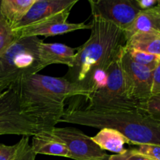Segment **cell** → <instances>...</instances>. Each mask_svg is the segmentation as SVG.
Listing matches in <instances>:
<instances>
[{"label":"cell","instance_id":"cell-1","mask_svg":"<svg viewBox=\"0 0 160 160\" xmlns=\"http://www.w3.org/2000/svg\"><path fill=\"white\" fill-rule=\"evenodd\" d=\"M91 35L78 47L73 64L64 78L78 85L86 100L106 84L109 69L126 45L124 31L99 17H92Z\"/></svg>","mask_w":160,"mask_h":160},{"label":"cell","instance_id":"cell-2","mask_svg":"<svg viewBox=\"0 0 160 160\" xmlns=\"http://www.w3.org/2000/svg\"><path fill=\"white\" fill-rule=\"evenodd\" d=\"M22 112L35 121L43 131L56 127L65 112V101L84 96L83 91L64 77L25 75L15 82Z\"/></svg>","mask_w":160,"mask_h":160},{"label":"cell","instance_id":"cell-3","mask_svg":"<svg viewBox=\"0 0 160 160\" xmlns=\"http://www.w3.org/2000/svg\"><path fill=\"white\" fill-rule=\"evenodd\" d=\"M73 123L102 129L117 130L133 145L160 146V122L139 108L130 110H98L71 106L65 110L59 123Z\"/></svg>","mask_w":160,"mask_h":160},{"label":"cell","instance_id":"cell-4","mask_svg":"<svg viewBox=\"0 0 160 160\" xmlns=\"http://www.w3.org/2000/svg\"><path fill=\"white\" fill-rule=\"evenodd\" d=\"M38 37L16 38L0 54V80L16 82L22 76L38 73Z\"/></svg>","mask_w":160,"mask_h":160},{"label":"cell","instance_id":"cell-5","mask_svg":"<svg viewBox=\"0 0 160 160\" xmlns=\"http://www.w3.org/2000/svg\"><path fill=\"white\" fill-rule=\"evenodd\" d=\"M123 49L109 67L106 85L86 100L88 105L85 108L98 110H130L138 108V105L127 97L125 92L121 67Z\"/></svg>","mask_w":160,"mask_h":160},{"label":"cell","instance_id":"cell-6","mask_svg":"<svg viewBox=\"0 0 160 160\" xmlns=\"http://www.w3.org/2000/svg\"><path fill=\"white\" fill-rule=\"evenodd\" d=\"M35 121L23 113L15 83L0 95V135L34 136L42 131Z\"/></svg>","mask_w":160,"mask_h":160},{"label":"cell","instance_id":"cell-7","mask_svg":"<svg viewBox=\"0 0 160 160\" xmlns=\"http://www.w3.org/2000/svg\"><path fill=\"white\" fill-rule=\"evenodd\" d=\"M121 67L127 97L139 106L152 96V71L131 59L125 48L121 56Z\"/></svg>","mask_w":160,"mask_h":160},{"label":"cell","instance_id":"cell-8","mask_svg":"<svg viewBox=\"0 0 160 160\" xmlns=\"http://www.w3.org/2000/svg\"><path fill=\"white\" fill-rule=\"evenodd\" d=\"M48 131L62 142L75 160H103L109 155L92 141V137L74 128H54Z\"/></svg>","mask_w":160,"mask_h":160},{"label":"cell","instance_id":"cell-9","mask_svg":"<svg viewBox=\"0 0 160 160\" xmlns=\"http://www.w3.org/2000/svg\"><path fill=\"white\" fill-rule=\"evenodd\" d=\"M72 9H67L45 20L28 25L24 28L12 30L15 38L49 37L73 32L78 30L91 29V24L84 23H69L67 21Z\"/></svg>","mask_w":160,"mask_h":160},{"label":"cell","instance_id":"cell-10","mask_svg":"<svg viewBox=\"0 0 160 160\" xmlns=\"http://www.w3.org/2000/svg\"><path fill=\"white\" fill-rule=\"evenodd\" d=\"M92 17H99L123 31L129 28L140 10L131 0H89Z\"/></svg>","mask_w":160,"mask_h":160},{"label":"cell","instance_id":"cell-11","mask_svg":"<svg viewBox=\"0 0 160 160\" xmlns=\"http://www.w3.org/2000/svg\"><path fill=\"white\" fill-rule=\"evenodd\" d=\"M78 2V0H35L28 13L13 30L38 23L66 9H72Z\"/></svg>","mask_w":160,"mask_h":160},{"label":"cell","instance_id":"cell-12","mask_svg":"<svg viewBox=\"0 0 160 160\" xmlns=\"http://www.w3.org/2000/svg\"><path fill=\"white\" fill-rule=\"evenodd\" d=\"M61 43H45L42 42L38 49V70L52 64H63L69 68L73 66L76 50Z\"/></svg>","mask_w":160,"mask_h":160},{"label":"cell","instance_id":"cell-13","mask_svg":"<svg viewBox=\"0 0 160 160\" xmlns=\"http://www.w3.org/2000/svg\"><path fill=\"white\" fill-rule=\"evenodd\" d=\"M31 148L34 154L48 155L70 158V152L61 141L52 135L48 131H42L32 136Z\"/></svg>","mask_w":160,"mask_h":160},{"label":"cell","instance_id":"cell-14","mask_svg":"<svg viewBox=\"0 0 160 160\" xmlns=\"http://www.w3.org/2000/svg\"><path fill=\"white\" fill-rule=\"evenodd\" d=\"M92 141L103 151L122 154L128 148L125 145H133L132 142L123 134L112 128H102L98 134L92 137Z\"/></svg>","mask_w":160,"mask_h":160},{"label":"cell","instance_id":"cell-15","mask_svg":"<svg viewBox=\"0 0 160 160\" xmlns=\"http://www.w3.org/2000/svg\"><path fill=\"white\" fill-rule=\"evenodd\" d=\"M125 48L160 57V32L150 31L136 33L127 39Z\"/></svg>","mask_w":160,"mask_h":160},{"label":"cell","instance_id":"cell-16","mask_svg":"<svg viewBox=\"0 0 160 160\" xmlns=\"http://www.w3.org/2000/svg\"><path fill=\"white\" fill-rule=\"evenodd\" d=\"M156 31L160 32V7L156 5L147 10L140 11L132 24L124 31L126 38L142 31Z\"/></svg>","mask_w":160,"mask_h":160},{"label":"cell","instance_id":"cell-17","mask_svg":"<svg viewBox=\"0 0 160 160\" xmlns=\"http://www.w3.org/2000/svg\"><path fill=\"white\" fill-rule=\"evenodd\" d=\"M35 0H2L1 15L12 30L25 17Z\"/></svg>","mask_w":160,"mask_h":160},{"label":"cell","instance_id":"cell-18","mask_svg":"<svg viewBox=\"0 0 160 160\" xmlns=\"http://www.w3.org/2000/svg\"><path fill=\"white\" fill-rule=\"evenodd\" d=\"M29 144V136H23L14 145L0 144V160H17L20 153Z\"/></svg>","mask_w":160,"mask_h":160},{"label":"cell","instance_id":"cell-19","mask_svg":"<svg viewBox=\"0 0 160 160\" xmlns=\"http://www.w3.org/2000/svg\"><path fill=\"white\" fill-rule=\"evenodd\" d=\"M127 51H128L130 57L134 62L142 66V67L148 68L152 71L155 70V68L157 67V65L160 62V57L155 56V55L148 54V53L136 51V50L127 49Z\"/></svg>","mask_w":160,"mask_h":160},{"label":"cell","instance_id":"cell-20","mask_svg":"<svg viewBox=\"0 0 160 160\" xmlns=\"http://www.w3.org/2000/svg\"><path fill=\"white\" fill-rule=\"evenodd\" d=\"M138 108L152 118L160 122V94L152 95L146 102L139 105Z\"/></svg>","mask_w":160,"mask_h":160},{"label":"cell","instance_id":"cell-21","mask_svg":"<svg viewBox=\"0 0 160 160\" xmlns=\"http://www.w3.org/2000/svg\"><path fill=\"white\" fill-rule=\"evenodd\" d=\"M15 38L11 27L0 17V54L12 44Z\"/></svg>","mask_w":160,"mask_h":160},{"label":"cell","instance_id":"cell-22","mask_svg":"<svg viewBox=\"0 0 160 160\" xmlns=\"http://www.w3.org/2000/svg\"><path fill=\"white\" fill-rule=\"evenodd\" d=\"M107 160H153L149 157L136 152L134 148L127 149L122 154H114L108 156Z\"/></svg>","mask_w":160,"mask_h":160},{"label":"cell","instance_id":"cell-23","mask_svg":"<svg viewBox=\"0 0 160 160\" xmlns=\"http://www.w3.org/2000/svg\"><path fill=\"white\" fill-rule=\"evenodd\" d=\"M134 148L138 152L153 160H160V146L156 145H138Z\"/></svg>","mask_w":160,"mask_h":160},{"label":"cell","instance_id":"cell-24","mask_svg":"<svg viewBox=\"0 0 160 160\" xmlns=\"http://www.w3.org/2000/svg\"><path fill=\"white\" fill-rule=\"evenodd\" d=\"M152 95L160 94V62L152 71Z\"/></svg>","mask_w":160,"mask_h":160},{"label":"cell","instance_id":"cell-25","mask_svg":"<svg viewBox=\"0 0 160 160\" xmlns=\"http://www.w3.org/2000/svg\"><path fill=\"white\" fill-rule=\"evenodd\" d=\"M134 6L140 11L147 10L157 5V0H131Z\"/></svg>","mask_w":160,"mask_h":160},{"label":"cell","instance_id":"cell-26","mask_svg":"<svg viewBox=\"0 0 160 160\" xmlns=\"http://www.w3.org/2000/svg\"><path fill=\"white\" fill-rule=\"evenodd\" d=\"M36 155L32 151L31 148V145H28L22 151L20 156H18L17 160H35Z\"/></svg>","mask_w":160,"mask_h":160},{"label":"cell","instance_id":"cell-27","mask_svg":"<svg viewBox=\"0 0 160 160\" xmlns=\"http://www.w3.org/2000/svg\"><path fill=\"white\" fill-rule=\"evenodd\" d=\"M13 83L15 82H12V81H1V82H0V95H1L4 91H6V89L9 88Z\"/></svg>","mask_w":160,"mask_h":160},{"label":"cell","instance_id":"cell-28","mask_svg":"<svg viewBox=\"0 0 160 160\" xmlns=\"http://www.w3.org/2000/svg\"><path fill=\"white\" fill-rule=\"evenodd\" d=\"M0 17H2V15H1V1H0Z\"/></svg>","mask_w":160,"mask_h":160},{"label":"cell","instance_id":"cell-29","mask_svg":"<svg viewBox=\"0 0 160 160\" xmlns=\"http://www.w3.org/2000/svg\"><path fill=\"white\" fill-rule=\"evenodd\" d=\"M157 6H159V7H160V0H159V1H158V3H157Z\"/></svg>","mask_w":160,"mask_h":160},{"label":"cell","instance_id":"cell-30","mask_svg":"<svg viewBox=\"0 0 160 160\" xmlns=\"http://www.w3.org/2000/svg\"><path fill=\"white\" fill-rule=\"evenodd\" d=\"M7 81V80H0V82H1V81Z\"/></svg>","mask_w":160,"mask_h":160},{"label":"cell","instance_id":"cell-31","mask_svg":"<svg viewBox=\"0 0 160 160\" xmlns=\"http://www.w3.org/2000/svg\"><path fill=\"white\" fill-rule=\"evenodd\" d=\"M107 158H108V156H107V157L106 158V159H103V160H107Z\"/></svg>","mask_w":160,"mask_h":160}]
</instances>
